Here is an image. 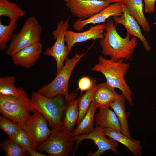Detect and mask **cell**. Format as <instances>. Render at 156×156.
<instances>
[{"mask_svg":"<svg viewBox=\"0 0 156 156\" xmlns=\"http://www.w3.org/2000/svg\"><path fill=\"white\" fill-rule=\"evenodd\" d=\"M105 28V23L91 26L89 29L84 31L75 32L67 30L65 33V41L68 54L70 53L73 47L76 43L91 40L103 39Z\"/></svg>","mask_w":156,"mask_h":156,"instance_id":"obj_13","label":"cell"},{"mask_svg":"<svg viewBox=\"0 0 156 156\" xmlns=\"http://www.w3.org/2000/svg\"><path fill=\"white\" fill-rule=\"evenodd\" d=\"M126 99L122 93L118 94L114 102L110 106L115 113L120 122L121 132L127 137L132 138L130 133L128 119L130 113L125 109V102Z\"/></svg>","mask_w":156,"mask_h":156,"instance_id":"obj_18","label":"cell"},{"mask_svg":"<svg viewBox=\"0 0 156 156\" xmlns=\"http://www.w3.org/2000/svg\"><path fill=\"white\" fill-rule=\"evenodd\" d=\"M73 137L63 128H52L47 140L36 150L50 156H67L72 149Z\"/></svg>","mask_w":156,"mask_h":156,"instance_id":"obj_7","label":"cell"},{"mask_svg":"<svg viewBox=\"0 0 156 156\" xmlns=\"http://www.w3.org/2000/svg\"><path fill=\"white\" fill-rule=\"evenodd\" d=\"M143 1V0H127L124 4L144 31L148 32L150 27L144 14Z\"/></svg>","mask_w":156,"mask_h":156,"instance_id":"obj_21","label":"cell"},{"mask_svg":"<svg viewBox=\"0 0 156 156\" xmlns=\"http://www.w3.org/2000/svg\"><path fill=\"white\" fill-rule=\"evenodd\" d=\"M18 27V25L16 23L12 24H9L8 25L3 24L2 22V19L0 18V51H2L7 48L8 42L12 39L14 34V32Z\"/></svg>","mask_w":156,"mask_h":156,"instance_id":"obj_26","label":"cell"},{"mask_svg":"<svg viewBox=\"0 0 156 156\" xmlns=\"http://www.w3.org/2000/svg\"><path fill=\"white\" fill-rule=\"evenodd\" d=\"M14 76H6L0 78V95L17 96L19 95L18 87L15 84Z\"/></svg>","mask_w":156,"mask_h":156,"instance_id":"obj_25","label":"cell"},{"mask_svg":"<svg viewBox=\"0 0 156 156\" xmlns=\"http://www.w3.org/2000/svg\"><path fill=\"white\" fill-rule=\"evenodd\" d=\"M48 123L41 114L36 112L25 122L19 125L28 135L34 149L36 150L50 135L51 130L49 129Z\"/></svg>","mask_w":156,"mask_h":156,"instance_id":"obj_8","label":"cell"},{"mask_svg":"<svg viewBox=\"0 0 156 156\" xmlns=\"http://www.w3.org/2000/svg\"><path fill=\"white\" fill-rule=\"evenodd\" d=\"M99 108L94 117L96 125L121 131L120 124L114 112L109 107Z\"/></svg>","mask_w":156,"mask_h":156,"instance_id":"obj_19","label":"cell"},{"mask_svg":"<svg viewBox=\"0 0 156 156\" xmlns=\"http://www.w3.org/2000/svg\"><path fill=\"white\" fill-rule=\"evenodd\" d=\"M111 4L103 0H70L66 6L78 19H88Z\"/></svg>","mask_w":156,"mask_h":156,"instance_id":"obj_11","label":"cell"},{"mask_svg":"<svg viewBox=\"0 0 156 156\" xmlns=\"http://www.w3.org/2000/svg\"><path fill=\"white\" fill-rule=\"evenodd\" d=\"M92 84V79L88 77H83L80 78L78 81V89H79L82 93L83 91L89 89Z\"/></svg>","mask_w":156,"mask_h":156,"instance_id":"obj_30","label":"cell"},{"mask_svg":"<svg viewBox=\"0 0 156 156\" xmlns=\"http://www.w3.org/2000/svg\"><path fill=\"white\" fill-rule=\"evenodd\" d=\"M144 4V12L146 13L151 14L155 10L156 0H143Z\"/></svg>","mask_w":156,"mask_h":156,"instance_id":"obj_31","label":"cell"},{"mask_svg":"<svg viewBox=\"0 0 156 156\" xmlns=\"http://www.w3.org/2000/svg\"><path fill=\"white\" fill-rule=\"evenodd\" d=\"M31 156H46V154L42 153L40 152L35 149H32L28 152Z\"/></svg>","mask_w":156,"mask_h":156,"instance_id":"obj_32","label":"cell"},{"mask_svg":"<svg viewBox=\"0 0 156 156\" xmlns=\"http://www.w3.org/2000/svg\"><path fill=\"white\" fill-rule=\"evenodd\" d=\"M0 148L5 152L6 156H25L27 152L9 138L5 139L1 142Z\"/></svg>","mask_w":156,"mask_h":156,"instance_id":"obj_27","label":"cell"},{"mask_svg":"<svg viewBox=\"0 0 156 156\" xmlns=\"http://www.w3.org/2000/svg\"><path fill=\"white\" fill-rule=\"evenodd\" d=\"M98 60V63L94 66L92 70L102 73L106 78V82L113 88L120 90L126 100L132 106V92L124 77L129 69V64L125 62L123 59L116 61L102 56H99Z\"/></svg>","mask_w":156,"mask_h":156,"instance_id":"obj_2","label":"cell"},{"mask_svg":"<svg viewBox=\"0 0 156 156\" xmlns=\"http://www.w3.org/2000/svg\"><path fill=\"white\" fill-rule=\"evenodd\" d=\"M115 24L123 25L127 32L133 37H136L142 43L145 50L147 51L151 50V48L147 40L143 34L138 23L130 14L126 5L124 4L123 11L120 16L113 17Z\"/></svg>","mask_w":156,"mask_h":156,"instance_id":"obj_14","label":"cell"},{"mask_svg":"<svg viewBox=\"0 0 156 156\" xmlns=\"http://www.w3.org/2000/svg\"><path fill=\"white\" fill-rule=\"evenodd\" d=\"M43 48L39 42L25 47L11 57L12 62L16 66L29 68L39 59Z\"/></svg>","mask_w":156,"mask_h":156,"instance_id":"obj_15","label":"cell"},{"mask_svg":"<svg viewBox=\"0 0 156 156\" xmlns=\"http://www.w3.org/2000/svg\"><path fill=\"white\" fill-rule=\"evenodd\" d=\"M69 27V19L65 21L61 20L57 23L56 29L51 34L55 42L52 47L47 48L44 52L45 55L51 56L55 59L57 74L63 68L68 54L67 47L65 44V35Z\"/></svg>","mask_w":156,"mask_h":156,"instance_id":"obj_10","label":"cell"},{"mask_svg":"<svg viewBox=\"0 0 156 156\" xmlns=\"http://www.w3.org/2000/svg\"><path fill=\"white\" fill-rule=\"evenodd\" d=\"M18 96L0 95V112L4 117L19 125L25 122L34 112L31 99L24 89L18 87Z\"/></svg>","mask_w":156,"mask_h":156,"instance_id":"obj_4","label":"cell"},{"mask_svg":"<svg viewBox=\"0 0 156 156\" xmlns=\"http://www.w3.org/2000/svg\"><path fill=\"white\" fill-rule=\"evenodd\" d=\"M98 108L92 101L86 114L76 128L71 133L72 137L88 133L94 128L93 122L95 112Z\"/></svg>","mask_w":156,"mask_h":156,"instance_id":"obj_23","label":"cell"},{"mask_svg":"<svg viewBox=\"0 0 156 156\" xmlns=\"http://www.w3.org/2000/svg\"><path fill=\"white\" fill-rule=\"evenodd\" d=\"M118 94L106 82L96 85L94 89L93 100L97 107H109L116 100Z\"/></svg>","mask_w":156,"mask_h":156,"instance_id":"obj_16","label":"cell"},{"mask_svg":"<svg viewBox=\"0 0 156 156\" xmlns=\"http://www.w3.org/2000/svg\"><path fill=\"white\" fill-rule=\"evenodd\" d=\"M66 2H67L68 1L70 0H64Z\"/></svg>","mask_w":156,"mask_h":156,"instance_id":"obj_34","label":"cell"},{"mask_svg":"<svg viewBox=\"0 0 156 156\" xmlns=\"http://www.w3.org/2000/svg\"><path fill=\"white\" fill-rule=\"evenodd\" d=\"M26 12L16 3L8 0H0V16H6L10 19L9 24L16 23L20 18L24 16Z\"/></svg>","mask_w":156,"mask_h":156,"instance_id":"obj_22","label":"cell"},{"mask_svg":"<svg viewBox=\"0 0 156 156\" xmlns=\"http://www.w3.org/2000/svg\"><path fill=\"white\" fill-rule=\"evenodd\" d=\"M79 98L74 99L66 105L62 118V127L67 132L71 133L73 131L79 116L78 104Z\"/></svg>","mask_w":156,"mask_h":156,"instance_id":"obj_20","label":"cell"},{"mask_svg":"<svg viewBox=\"0 0 156 156\" xmlns=\"http://www.w3.org/2000/svg\"><path fill=\"white\" fill-rule=\"evenodd\" d=\"M105 135L104 128L96 125L95 127L89 132L83 134L73 137V141L76 143L74 153L77 149L79 143L86 139H90L93 141L97 146L96 151L93 153H89L88 155L92 156H99L107 151H111L112 153L119 155L117 148L118 142L109 138H107Z\"/></svg>","mask_w":156,"mask_h":156,"instance_id":"obj_9","label":"cell"},{"mask_svg":"<svg viewBox=\"0 0 156 156\" xmlns=\"http://www.w3.org/2000/svg\"><path fill=\"white\" fill-rule=\"evenodd\" d=\"M124 4L112 3L90 18L85 20L78 19L74 23L73 27L76 31H81L89 24L95 25L105 23L111 17L120 16L122 14Z\"/></svg>","mask_w":156,"mask_h":156,"instance_id":"obj_12","label":"cell"},{"mask_svg":"<svg viewBox=\"0 0 156 156\" xmlns=\"http://www.w3.org/2000/svg\"><path fill=\"white\" fill-rule=\"evenodd\" d=\"M105 135L122 144L127 148L134 156L142 155V146L138 140L130 138L120 131L109 128H104Z\"/></svg>","mask_w":156,"mask_h":156,"instance_id":"obj_17","label":"cell"},{"mask_svg":"<svg viewBox=\"0 0 156 156\" xmlns=\"http://www.w3.org/2000/svg\"><path fill=\"white\" fill-rule=\"evenodd\" d=\"M114 21L108 19L105 23L104 38L101 39L100 44L102 53L115 60L121 59L131 60L138 44L137 38L127 32L125 38L118 33Z\"/></svg>","mask_w":156,"mask_h":156,"instance_id":"obj_1","label":"cell"},{"mask_svg":"<svg viewBox=\"0 0 156 156\" xmlns=\"http://www.w3.org/2000/svg\"><path fill=\"white\" fill-rule=\"evenodd\" d=\"M85 53H76L72 58L67 57L64 65L55 78L50 83L43 85L37 92L47 97H53L59 95L64 97L66 103L74 99L77 94H69L68 84L72 72L77 63L81 59Z\"/></svg>","mask_w":156,"mask_h":156,"instance_id":"obj_3","label":"cell"},{"mask_svg":"<svg viewBox=\"0 0 156 156\" xmlns=\"http://www.w3.org/2000/svg\"><path fill=\"white\" fill-rule=\"evenodd\" d=\"M92 84L91 87L80 97L78 104L79 116L77 122L78 125L86 114L90 107L93 98L94 90L96 86V79H92Z\"/></svg>","mask_w":156,"mask_h":156,"instance_id":"obj_24","label":"cell"},{"mask_svg":"<svg viewBox=\"0 0 156 156\" xmlns=\"http://www.w3.org/2000/svg\"><path fill=\"white\" fill-rule=\"evenodd\" d=\"M9 139L24 148L27 152L34 149L29 136L21 128L14 136Z\"/></svg>","mask_w":156,"mask_h":156,"instance_id":"obj_28","label":"cell"},{"mask_svg":"<svg viewBox=\"0 0 156 156\" xmlns=\"http://www.w3.org/2000/svg\"><path fill=\"white\" fill-rule=\"evenodd\" d=\"M30 99L34 112H38L41 114L52 128L62 127V118L66 105L63 95L50 98L44 96L37 91H33Z\"/></svg>","mask_w":156,"mask_h":156,"instance_id":"obj_5","label":"cell"},{"mask_svg":"<svg viewBox=\"0 0 156 156\" xmlns=\"http://www.w3.org/2000/svg\"><path fill=\"white\" fill-rule=\"evenodd\" d=\"M107 1L110 3H117L125 4L127 0H103Z\"/></svg>","mask_w":156,"mask_h":156,"instance_id":"obj_33","label":"cell"},{"mask_svg":"<svg viewBox=\"0 0 156 156\" xmlns=\"http://www.w3.org/2000/svg\"><path fill=\"white\" fill-rule=\"evenodd\" d=\"M0 128L10 138L21 128L16 123L3 116H0Z\"/></svg>","mask_w":156,"mask_h":156,"instance_id":"obj_29","label":"cell"},{"mask_svg":"<svg viewBox=\"0 0 156 156\" xmlns=\"http://www.w3.org/2000/svg\"><path fill=\"white\" fill-rule=\"evenodd\" d=\"M42 27L35 17H28L24 22L20 31L14 34L6 53L12 57L23 48L39 42Z\"/></svg>","mask_w":156,"mask_h":156,"instance_id":"obj_6","label":"cell"}]
</instances>
